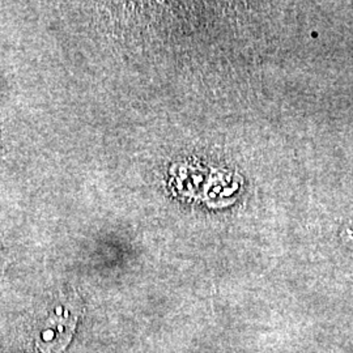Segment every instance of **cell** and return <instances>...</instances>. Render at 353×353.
<instances>
[{"instance_id": "cell-1", "label": "cell", "mask_w": 353, "mask_h": 353, "mask_svg": "<svg viewBox=\"0 0 353 353\" xmlns=\"http://www.w3.org/2000/svg\"><path fill=\"white\" fill-rule=\"evenodd\" d=\"M81 310L83 303L75 290L61 293L34 328L28 353H63L72 341Z\"/></svg>"}, {"instance_id": "cell-2", "label": "cell", "mask_w": 353, "mask_h": 353, "mask_svg": "<svg viewBox=\"0 0 353 353\" xmlns=\"http://www.w3.org/2000/svg\"><path fill=\"white\" fill-rule=\"evenodd\" d=\"M3 265H4V254H3V248L0 245V275L3 272Z\"/></svg>"}]
</instances>
